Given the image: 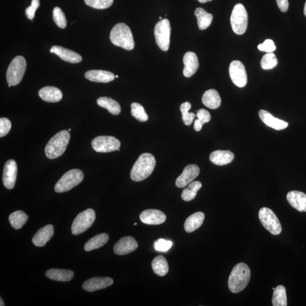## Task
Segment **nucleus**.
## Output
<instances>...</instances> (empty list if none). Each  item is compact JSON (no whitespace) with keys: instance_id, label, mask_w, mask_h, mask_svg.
I'll list each match as a JSON object with an SVG mask.
<instances>
[{"instance_id":"nucleus-1","label":"nucleus","mask_w":306,"mask_h":306,"mask_svg":"<svg viewBox=\"0 0 306 306\" xmlns=\"http://www.w3.org/2000/svg\"><path fill=\"white\" fill-rule=\"evenodd\" d=\"M156 160L154 155L150 153H144L136 160L131 172V178L138 182L147 179L155 167Z\"/></svg>"},{"instance_id":"nucleus-2","label":"nucleus","mask_w":306,"mask_h":306,"mask_svg":"<svg viewBox=\"0 0 306 306\" xmlns=\"http://www.w3.org/2000/svg\"><path fill=\"white\" fill-rule=\"evenodd\" d=\"M251 277V270L244 262H240L234 266L229 278L228 285L230 291L238 293L243 291L248 285Z\"/></svg>"},{"instance_id":"nucleus-3","label":"nucleus","mask_w":306,"mask_h":306,"mask_svg":"<svg viewBox=\"0 0 306 306\" xmlns=\"http://www.w3.org/2000/svg\"><path fill=\"white\" fill-rule=\"evenodd\" d=\"M110 40L113 45L128 51L135 48L131 30L123 23H118L113 27L110 33Z\"/></svg>"},{"instance_id":"nucleus-4","label":"nucleus","mask_w":306,"mask_h":306,"mask_svg":"<svg viewBox=\"0 0 306 306\" xmlns=\"http://www.w3.org/2000/svg\"><path fill=\"white\" fill-rule=\"evenodd\" d=\"M70 133L67 131H61L51 139L45 148L47 158L56 159L63 154L69 143Z\"/></svg>"},{"instance_id":"nucleus-5","label":"nucleus","mask_w":306,"mask_h":306,"mask_svg":"<svg viewBox=\"0 0 306 306\" xmlns=\"http://www.w3.org/2000/svg\"><path fill=\"white\" fill-rule=\"evenodd\" d=\"M26 61L21 56L15 57L11 61L6 72L7 83L11 86L18 85L23 79L26 69Z\"/></svg>"},{"instance_id":"nucleus-6","label":"nucleus","mask_w":306,"mask_h":306,"mask_svg":"<svg viewBox=\"0 0 306 306\" xmlns=\"http://www.w3.org/2000/svg\"><path fill=\"white\" fill-rule=\"evenodd\" d=\"M84 178V175L82 171L73 169L66 172L58 180L54 187V191L57 193H63L72 190L78 186Z\"/></svg>"},{"instance_id":"nucleus-7","label":"nucleus","mask_w":306,"mask_h":306,"mask_svg":"<svg viewBox=\"0 0 306 306\" xmlns=\"http://www.w3.org/2000/svg\"><path fill=\"white\" fill-rule=\"evenodd\" d=\"M230 23L235 34L243 35L246 33L248 25V14L242 3L234 6L231 15Z\"/></svg>"},{"instance_id":"nucleus-8","label":"nucleus","mask_w":306,"mask_h":306,"mask_svg":"<svg viewBox=\"0 0 306 306\" xmlns=\"http://www.w3.org/2000/svg\"><path fill=\"white\" fill-rule=\"evenodd\" d=\"M170 35L171 25L167 19H162L156 23L154 28L155 41L163 51H167L169 49Z\"/></svg>"},{"instance_id":"nucleus-9","label":"nucleus","mask_w":306,"mask_h":306,"mask_svg":"<svg viewBox=\"0 0 306 306\" xmlns=\"http://www.w3.org/2000/svg\"><path fill=\"white\" fill-rule=\"evenodd\" d=\"M96 213L92 209H88L78 214L73 222L72 233L74 235L83 233L92 226L96 220Z\"/></svg>"},{"instance_id":"nucleus-10","label":"nucleus","mask_w":306,"mask_h":306,"mask_svg":"<svg viewBox=\"0 0 306 306\" xmlns=\"http://www.w3.org/2000/svg\"><path fill=\"white\" fill-rule=\"evenodd\" d=\"M258 217L262 226L274 235H279L282 227L279 219L275 213L268 207H262L258 212Z\"/></svg>"},{"instance_id":"nucleus-11","label":"nucleus","mask_w":306,"mask_h":306,"mask_svg":"<svg viewBox=\"0 0 306 306\" xmlns=\"http://www.w3.org/2000/svg\"><path fill=\"white\" fill-rule=\"evenodd\" d=\"M94 151L98 153H109L117 151L120 147V142L114 137L101 136L96 137L92 142Z\"/></svg>"},{"instance_id":"nucleus-12","label":"nucleus","mask_w":306,"mask_h":306,"mask_svg":"<svg viewBox=\"0 0 306 306\" xmlns=\"http://www.w3.org/2000/svg\"><path fill=\"white\" fill-rule=\"evenodd\" d=\"M229 74L233 83L239 88H243L247 84V74L244 65L240 61L231 62Z\"/></svg>"},{"instance_id":"nucleus-13","label":"nucleus","mask_w":306,"mask_h":306,"mask_svg":"<svg viewBox=\"0 0 306 306\" xmlns=\"http://www.w3.org/2000/svg\"><path fill=\"white\" fill-rule=\"evenodd\" d=\"M17 164L13 159L7 160L5 163L3 172V185L8 190L13 189L16 182Z\"/></svg>"},{"instance_id":"nucleus-14","label":"nucleus","mask_w":306,"mask_h":306,"mask_svg":"<svg viewBox=\"0 0 306 306\" xmlns=\"http://www.w3.org/2000/svg\"><path fill=\"white\" fill-rule=\"evenodd\" d=\"M200 173V168L196 164H190L185 168L179 177L176 179V187L183 188L190 184L198 177Z\"/></svg>"},{"instance_id":"nucleus-15","label":"nucleus","mask_w":306,"mask_h":306,"mask_svg":"<svg viewBox=\"0 0 306 306\" xmlns=\"http://www.w3.org/2000/svg\"><path fill=\"white\" fill-rule=\"evenodd\" d=\"M141 221L151 225L162 224L165 222L166 215L162 211L156 209H148L143 211L140 215Z\"/></svg>"},{"instance_id":"nucleus-16","label":"nucleus","mask_w":306,"mask_h":306,"mask_svg":"<svg viewBox=\"0 0 306 306\" xmlns=\"http://www.w3.org/2000/svg\"><path fill=\"white\" fill-rule=\"evenodd\" d=\"M138 243L132 237H125L120 239L114 247L113 251L117 255H124L133 252L138 248Z\"/></svg>"},{"instance_id":"nucleus-17","label":"nucleus","mask_w":306,"mask_h":306,"mask_svg":"<svg viewBox=\"0 0 306 306\" xmlns=\"http://www.w3.org/2000/svg\"><path fill=\"white\" fill-rule=\"evenodd\" d=\"M113 283L111 278L109 277H93L86 281L82 288L89 292H93L101 289L107 288Z\"/></svg>"},{"instance_id":"nucleus-18","label":"nucleus","mask_w":306,"mask_h":306,"mask_svg":"<svg viewBox=\"0 0 306 306\" xmlns=\"http://www.w3.org/2000/svg\"><path fill=\"white\" fill-rule=\"evenodd\" d=\"M50 52L55 53L62 60L70 62V63H78L82 59L80 54L60 46H53L50 50Z\"/></svg>"},{"instance_id":"nucleus-19","label":"nucleus","mask_w":306,"mask_h":306,"mask_svg":"<svg viewBox=\"0 0 306 306\" xmlns=\"http://www.w3.org/2000/svg\"><path fill=\"white\" fill-rule=\"evenodd\" d=\"M184 68L183 74L186 77L189 78L197 72L199 67V59L196 53L193 52H187L183 57Z\"/></svg>"},{"instance_id":"nucleus-20","label":"nucleus","mask_w":306,"mask_h":306,"mask_svg":"<svg viewBox=\"0 0 306 306\" xmlns=\"http://www.w3.org/2000/svg\"><path fill=\"white\" fill-rule=\"evenodd\" d=\"M258 115L262 122L269 127L280 131L288 127V123L284 120L274 117L271 113L263 109L258 112Z\"/></svg>"},{"instance_id":"nucleus-21","label":"nucleus","mask_w":306,"mask_h":306,"mask_svg":"<svg viewBox=\"0 0 306 306\" xmlns=\"http://www.w3.org/2000/svg\"><path fill=\"white\" fill-rule=\"evenodd\" d=\"M54 234L53 226L48 225L39 229L33 238V243L35 246L43 247L46 245Z\"/></svg>"},{"instance_id":"nucleus-22","label":"nucleus","mask_w":306,"mask_h":306,"mask_svg":"<svg viewBox=\"0 0 306 306\" xmlns=\"http://www.w3.org/2000/svg\"><path fill=\"white\" fill-rule=\"evenodd\" d=\"M287 200L294 209L306 212V195L297 191H290L287 195Z\"/></svg>"},{"instance_id":"nucleus-23","label":"nucleus","mask_w":306,"mask_h":306,"mask_svg":"<svg viewBox=\"0 0 306 306\" xmlns=\"http://www.w3.org/2000/svg\"><path fill=\"white\" fill-rule=\"evenodd\" d=\"M86 79L92 82L100 83H108L114 80V74L102 70H92L85 73Z\"/></svg>"},{"instance_id":"nucleus-24","label":"nucleus","mask_w":306,"mask_h":306,"mask_svg":"<svg viewBox=\"0 0 306 306\" xmlns=\"http://www.w3.org/2000/svg\"><path fill=\"white\" fill-rule=\"evenodd\" d=\"M38 94L43 101L49 103H56L60 101L62 98L61 90L53 86H46L39 90Z\"/></svg>"},{"instance_id":"nucleus-25","label":"nucleus","mask_w":306,"mask_h":306,"mask_svg":"<svg viewBox=\"0 0 306 306\" xmlns=\"http://www.w3.org/2000/svg\"><path fill=\"white\" fill-rule=\"evenodd\" d=\"M234 158V154L230 151H216L211 153L209 159L215 165L224 166L230 163Z\"/></svg>"},{"instance_id":"nucleus-26","label":"nucleus","mask_w":306,"mask_h":306,"mask_svg":"<svg viewBox=\"0 0 306 306\" xmlns=\"http://www.w3.org/2000/svg\"><path fill=\"white\" fill-rule=\"evenodd\" d=\"M203 103L210 109H216L220 106L221 99L216 90L210 89L207 90L202 98Z\"/></svg>"},{"instance_id":"nucleus-27","label":"nucleus","mask_w":306,"mask_h":306,"mask_svg":"<svg viewBox=\"0 0 306 306\" xmlns=\"http://www.w3.org/2000/svg\"><path fill=\"white\" fill-rule=\"evenodd\" d=\"M205 214L201 211L196 212L188 217L184 223V229L187 233H192L203 225Z\"/></svg>"},{"instance_id":"nucleus-28","label":"nucleus","mask_w":306,"mask_h":306,"mask_svg":"<svg viewBox=\"0 0 306 306\" xmlns=\"http://www.w3.org/2000/svg\"><path fill=\"white\" fill-rule=\"evenodd\" d=\"M74 272L65 269H51L46 273V276L50 279L61 282H68L73 279Z\"/></svg>"},{"instance_id":"nucleus-29","label":"nucleus","mask_w":306,"mask_h":306,"mask_svg":"<svg viewBox=\"0 0 306 306\" xmlns=\"http://www.w3.org/2000/svg\"><path fill=\"white\" fill-rule=\"evenodd\" d=\"M97 104L100 107L107 109L112 115H117L121 112L120 104L110 98L103 97L98 98Z\"/></svg>"},{"instance_id":"nucleus-30","label":"nucleus","mask_w":306,"mask_h":306,"mask_svg":"<svg viewBox=\"0 0 306 306\" xmlns=\"http://www.w3.org/2000/svg\"><path fill=\"white\" fill-rule=\"evenodd\" d=\"M195 15L198 19V24L200 30H205L212 22L213 15L208 13L202 7H198L195 11Z\"/></svg>"},{"instance_id":"nucleus-31","label":"nucleus","mask_w":306,"mask_h":306,"mask_svg":"<svg viewBox=\"0 0 306 306\" xmlns=\"http://www.w3.org/2000/svg\"><path fill=\"white\" fill-rule=\"evenodd\" d=\"M109 236L108 234L102 233L90 239L84 246V250L87 252L94 250L100 249L108 242Z\"/></svg>"},{"instance_id":"nucleus-32","label":"nucleus","mask_w":306,"mask_h":306,"mask_svg":"<svg viewBox=\"0 0 306 306\" xmlns=\"http://www.w3.org/2000/svg\"><path fill=\"white\" fill-rule=\"evenodd\" d=\"M153 271L159 276H164L167 274L169 268L167 261L162 256H156L152 263Z\"/></svg>"},{"instance_id":"nucleus-33","label":"nucleus","mask_w":306,"mask_h":306,"mask_svg":"<svg viewBox=\"0 0 306 306\" xmlns=\"http://www.w3.org/2000/svg\"><path fill=\"white\" fill-rule=\"evenodd\" d=\"M9 220L14 229H20L28 220V215L23 211H15L9 215Z\"/></svg>"},{"instance_id":"nucleus-34","label":"nucleus","mask_w":306,"mask_h":306,"mask_svg":"<svg viewBox=\"0 0 306 306\" xmlns=\"http://www.w3.org/2000/svg\"><path fill=\"white\" fill-rule=\"evenodd\" d=\"M202 187V183L199 181L193 182L188 184V187L183 191L182 199L185 202H190L194 200Z\"/></svg>"},{"instance_id":"nucleus-35","label":"nucleus","mask_w":306,"mask_h":306,"mask_svg":"<svg viewBox=\"0 0 306 306\" xmlns=\"http://www.w3.org/2000/svg\"><path fill=\"white\" fill-rule=\"evenodd\" d=\"M272 305L274 306H286L288 305L286 289L284 286H278L274 290Z\"/></svg>"},{"instance_id":"nucleus-36","label":"nucleus","mask_w":306,"mask_h":306,"mask_svg":"<svg viewBox=\"0 0 306 306\" xmlns=\"http://www.w3.org/2000/svg\"><path fill=\"white\" fill-rule=\"evenodd\" d=\"M198 119L194 123V129L196 132L201 131L204 124L209 123L211 119L210 113L205 109H200L196 114Z\"/></svg>"},{"instance_id":"nucleus-37","label":"nucleus","mask_w":306,"mask_h":306,"mask_svg":"<svg viewBox=\"0 0 306 306\" xmlns=\"http://www.w3.org/2000/svg\"><path fill=\"white\" fill-rule=\"evenodd\" d=\"M191 108V104L190 102H184L180 105V111L182 113V119L184 124L190 126L193 122L196 115L194 113L189 112Z\"/></svg>"},{"instance_id":"nucleus-38","label":"nucleus","mask_w":306,"mask_h":306,"mask_svg":"<svg viewBox=\"0 0 306 306\" xmlns=\"http://www.w3.org/2000/svg\"><path fill=\"white\" fill-rule=\"evenodd\" d=\"M131 114L137 120L141 122H145L147 121L149 117L145 109L142 105L135 103L131 104Z\"/></svg>"},{"instance_id":"nucleus-39","label":"nucleus","mask_w":306,"mask_h":306,"mask_svg":"<svg viewBox=\"0 0 306 306\" xmlns=\"http://www.w3.org/2000/svg\"><path fill=\"white\" fill-rule=\"evenodd\" d=\"M278 64L275 54L273 52L267 53L262 57L260 61L261 68L264 70H269L275 68Z\"/></svg>"},{"instance_id":"nucleus-40","label":"nucleus","mask_w":306,"mask_h":306,"mask_svg":"<svg viewBox=\"0 0 306 306\" xmlns=\"http://www.w3.org/2000/svg\"><path fill=\"white\" fill-rule=\"evenodd\" d=\"M53 18L56 25L61 29H65L67 25L65 15L63 11L58 7H55L53 10Z\"/></svg>"},{"instance_id":"nucleus-41","label":"nucleus","mask_w":306,"mask_h":306,"mask_svg":"<svg viewBox=\"0 0 306 306\" xmlns=\"http://www.w3.org/2000/svg\"><path fill=\"white\" fill-rule=\"evenodd\" d=\"M86 5L97 9H105L110 7L113 0H84Z\"/></svg>"},{"instance_id":"nucleus-42","label":"nucleus","mask_w":306,"mask_h":306,"mask_svg":"<svg viewBox=\"0 0 306 306\" xmlns=\"http://www.w3.org/2000/svg\"><path fill=\"white\" fill-rule=\"evenodd\" d=\"M172 246L171 241L164 239H159L154 243L155 250L162 252H166L171 248Z\"/></svg>"},{"instance_id":"nucleus-43","label":"nucleus","mask_w":306,"mask_h":306,"mask_svg":"<svg viewBox=\"0 0 306 306\" xmlns=\"http://www.w3.org/2000/svg\"><path fill=\"white\" fill-rule=\"evenodd\" d=\"M11 128L10 121L5 117L0 119V137H4L10 132Z\"/></svg>"},{"instance_id":"nucleus-44","label":"nucleus","mask_w":306,"mask_h":306,"mask_svg":"<svg viewBox=\"0 0 306 306\" xmlns=\"http://www.w3.org/2000/svg\"><path fill=\"white\" fill-rule=\"evenodd\" d=\"M257 48L263 52L270 53L276 50V46L271 39H266L263 43H261L257 46Z\"/></svg>"},{"instance_id":"nucleus-45","label":"nucleus","mask_w":306,"mask_h":306,"mask_svg":"<svg viewBox=\"0 0 306 306\" xmlns=\"http://www.w3.org/2000/svg\"><path fill=\"white\" fill-rule=\"evenodd\" d=\"M39 5H40L39 0H32L31 5L27 7L25 10V14L27 18L33 20L35 17V11L38 9Z\"/></svg>"},{"instance_id":"nucleus-46","label":"nucleus","mask_w":306,"mask_h":306,"mask_svg":"<svg viewBox=\"0 0 306 306\" xmlns=\"http://www.w3.org/2000/svg\"><path fill=\"white\" fill-rule=\"evenodd\" d=\"M277 5L282 12H286L289 8L288 0H276Z\"/></svg>"},{"instance_id":"nucleus-47","label":"nucleus","mask_w":306,"mask_h":306,"mask_svg":"<svg viewBox=\"0 0 306 306\" xmlns=\"http://www.w3.org/2000/svg\"><path fill=\"white\" fill-rule=\"evenodd\" d=\"M199 2H200V3H206L207 2H210L211 1H213V0H198Z\"/></svg>"},{"instance_id":"nucleus-48","label":"nucleus","mask_w":306,"mask_h":306,"mask_svg":"<svg viewBox=\"0 0 306 306\" xmlns=\"http://www.w3.org/2000/svg\"><path fill=\"white\" fill-rule=\"evenodd\" d=\"M0 301H1V303H0V306H5L4 303H3V301L1 298H0Z\"/></svg>"},{"instance_id":"nucleus-49","label":"nucleus","mask_w":306,"mask_h":306,"mask_svg":"<svg viewBox=\"0 0 306 306\" xmlns=\"http://www.w3.org/2000/svg\"><path fill=\"white\" fill-rule=\"evenodd\" d=\"M304 14H305V16L306 17V2L305 3V7H304Z\"/></svg>"},{"instance_id":"nucleus-50","label":"nucleus","mask_w":306,"mask_h":306,"mask_svg":"<svg viewBox=\"0 0 306 306\" xmlns=\"http://www.w3.org/2000/svg\"><path fill=\"white\" fill-rule=\"evenodd\" d=\"M159 19H160V20H161V19H162V17H159Z\"/></svg>"},{"instance_id":"nucleus-51","label":"nucleus","mask_w":306,"mask_h":306,"mask_svg":"<svg viewBox=\"0 0 306 306\" xmlns=\"http://www.w3.org/2000/svg\"><path fill=\"white\" fill-rule=\"evenodd\" d=\"M137 225V223H134V225L136 226Z\"/></svg>"},{"instance_id":"nucleus-52","label":"nucleus","mask_w":306,"mask_h":306,"mask_svg":"<svg viewBox=\"0 0 306 306\" xmlns=\"http://www.w3.org/2000/svg\"><path fill=\"white\" fill-rule=\"evenodd\" d=\"M68 131H71V129H69V130H68Z\"/></svg>"},{"instance_id":"nucleus-53","label":"nucleus","mask_w":306,"mask_h":306,"mask_svg":"<svg viewBox=\"0 0 306 306\" xmlns=\"http://www.w3.org/2000/svg\"><path fill=\"white\" fill-rule=\"evenodd\" d=\"M116 77V78H118V77H119V76H116V77Z\"/></svg>"}]
</instances>
